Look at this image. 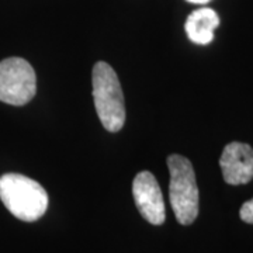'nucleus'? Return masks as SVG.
Returning a JSON list of instances; mask_svg holds the SVG:
<instances>
[{
    "mask_svg": "<svg viewBox=\"0 0 253 253\" xmlns=\"http://www.w3.org/2000/svg\"><path fill=\"white\" fill-rule=\"evenodd\" d=\"M186 1H189V3H193V4H206V3L211 1V0H186Z\"/></svg>",
    "mask_w": 253,
    "mask_h": 253,
    "instance_id": "obj_9",
    "label": "nucleus"
},
{
    "mask_svg": "<svg viewBox=\"0 0 253 253\" xmlns=\"http://www.w3.org/2000/svg\"><path fill=\"white\" fill-rule=\"evenodd\" d=\"M36 93V72L26 59L11 56L0 62V101L10 106H24Z\"/></svg>",
    "mask_w": 253,
    "mask_h": 253,
    "instance_id": "obj_4",
    "label": "nucleus"
},
{
    "mask_svg": "<svg viewBox=\"0 0 253 253\" xmlns=\"http://www.w3.org/2000/svg\"><path fill=\"white\" fill-rule=\"evenodd\" d=\"M0 200L14 217L26 222L40 219L48 208L45 189L18 173H7L0 177Z\"/></svg>",
    "mask_w": 253,
    "mask_h": 253,
    "instance_id": "obj_1",
    "label": "nucleus"
},
{
    "mask_svg": "<svg viewBox=\"0 0 253 253\" xmlns=\"http://www.w3.org/2000/svg\"><path fill=\"white\" fill-rule=\"evenodd\" d=\"M132 194L139 214L152 225H162L166 219L162 191L151 172H139L132 183Z\"/></svg>",
    "mask_w": 253,
    "mask_h": 253,
    "instance_id": "obj_5",
    "label": "nucleus"
},
{
    "mask_svg": "<svg viewBox=\"0 0 253 253\" xmlns=\"http://www.w3.org/2000/svg\"><path fill=\"white\" fill-rule=\"evenodd\" d=\"M93 100L100 121L109 132H118L126 123V101L116 71L100 61L91 73Z\"/></svg>",
    "mask_w": 253,
    "mask_h": 253,
    "instance_id": "obj_2",
    "label": "nucleus"
},
{
    "mask_svg": "<svg viewBox=\"0 0 253 253\" xmlns=\"http://www.w3.org/2000/svg\"><path fill=\"white\" fill-rule=\"evenodd\" d=\"M170 172L169 199L174 217L181 225H190L199 215V187L193 165L181 155L168 158Z\"/></svg>",
    "mask_w": 253,
    "mask_h": 253,
    "instance_id": "obj_3",
    "label": "nucleus"
},
{
    "mask_svg": "<svg viewBox=\"0 0 253 253\" xmlns=\"http://www.w3.org/2000/svg\"><path fill=\"white\" fill-rule=\"evenodd\" d=\"M224 180L231 186L246 184L253 179V149L244 142H231L219 158Z\"/></svg>",
    "mask_w": 253,
    "mask_h": 253,
    "instance_id": "obj_6",
    "label": "nucleus"
},
{
    "mask_svg": "<svg viewBox=\"0 0 253 253\" xmlns=\"http://www.w3.org/2000/svg\"><path fill=\"white\" fill-rule=\"evenodd\" d=\"M241 219L246 224H253V199L246 201L242 204L241 211H239Z\"/></svg>",
    "mask_w": 253,
    "mask_h": 253,
    "instance_id": "obj_8",
    "label": "nucleus"
},
{
    "mask_svg": "<svg viewBox=\"0 0 253 253\" xmlns=\"http://www.w3.org/2000/svg\"><path fill=\"white\" fill-rule=\"evenodd\" d=\"M219 26L218 14L210 7L194 10L186 20V33L190 41L199 45H207L214 40V31Z\"/></svg>",
    "mask_w": 253,
    "mask_h": 253,
    "instance_id": "obj_7",
    "label": "nucleus"
}]
</instances>
